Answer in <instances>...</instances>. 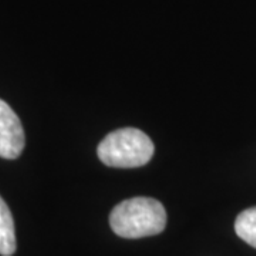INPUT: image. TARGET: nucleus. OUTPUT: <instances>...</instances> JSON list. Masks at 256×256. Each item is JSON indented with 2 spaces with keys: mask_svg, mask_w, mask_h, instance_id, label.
<instances>
[{
  "mask_svg": "<svg viewBox=\"0 0 256 256\" xmlns=\"http://www.w3.org/2000/svg\"><path fill=\"white\" fill-rule=\"evenodd\" d=\"M111 229L126 239L156 236L166 226L164 205L154 198H131L118 204L110 215Z\"/></svg>",
  "mask_w": 256,
  "mask_h": 256,
  "instance_id": "obj_1",
  "label": "nucleus"
},
{
  "mask_svg": "<svg viewBox=\"0 0 256 256\" xmlns=\"http://www.w3.org/2000/svg\"><path fill=\"white\" fill-rule=\"evenodd\" d=\"M156 146L151 138L137 128H121L110 132L97 148L101 162L111 168H138L148 164Z\"/></svg>",
  "mask_w": 256,
  "mask_h": 256,
  "instance_id": "obj_2",
  "label": "nucleus"
},
{
  "mask_svg": "<svg viewBox=\"0 0 256 256\" xmlns=\"http://www.w3.org/2000/svg\"><path fill=\"white\" fill-rule=\"evenodd\" d=\"M236 235L256 249V206L239 214L235 222Z\"/></svg>",
  "mask_w": 256,
  "mask_h": 256,
  "instance_id": "obj_5",
  "label": "nucleus"
},
{
  "mask_svg": "<svg viewBox=\"0 0 256 256\" xmlns=\"http://www.w3.org/2000/svg\"><path fill=\"white\" fill-rule=\"evenodd\" d=\"M16 248L18 244H16L14 220L8 204L0 196V255H14Z\"/></svg>",
  "mask_w": 256,
  "mask_h": 256,
  "instance_id": "obj_4",
  "label": "nucleus"
},
{
  "mask_svg": "<svg viewBox=\"0 0 256 256\" xmlns=\"http://www.w3.org/2000/svg\"><path fill=\"white\" fill-rule=\"evenodd\" d=\"M26 146V136L18 114L0 100V158L16 160Z\"/></svg>",
  "mask_w": 256,
  "mask_h": 256,
  "instance_id": "obj_3",
  "label": "nucleus"
}]
</instances>
